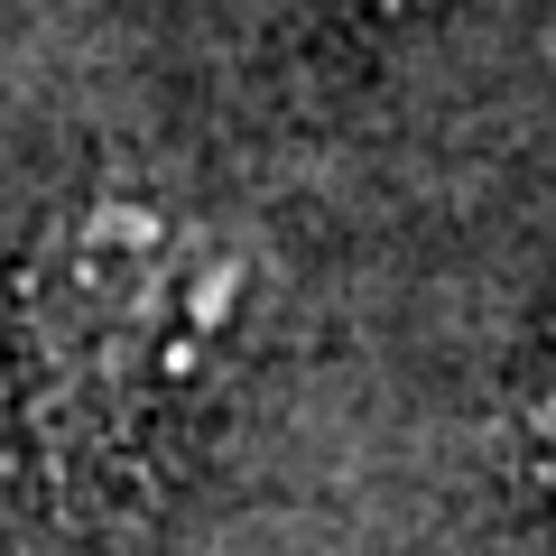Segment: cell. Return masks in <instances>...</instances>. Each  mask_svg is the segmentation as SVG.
Here are the masks:
<instances>
[{
    "mask_svg": "<svg viewBox=\"0 0 556 556\" xmlns=\"http://www.w3.org/2000/svg\"><path fill=\"white\" fill-rule=\"evenodd\" d=\"M65 353L112 408H149L195 371V353L232 316V260L177 214L102 204L56 260Z\"/></svg>",
    "mask_w": 556,
    "mask_h": 556,
    "instance_id": "cell-1",
    "label": "cell"
}]
</instances>
